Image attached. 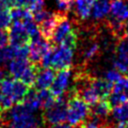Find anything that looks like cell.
Wrapping results in <instances>:
<instances>
[{"label":"cell","mask_w":128,"mask_h":128,"mask_svg":"<svg viewBox=\"0 0 128 128\" xmlns=\"http://www.w3.org/2000/svg\"><path fill=\"white\" fill-rule=\"evenodd\" d=\"M6 112V119L4 118L6 128H40L34 112L30 111L22 102L14 104Z\"/></svg>","instance_id":"1"},{"label":"cell","mask_w":128,"mask_h":128,"mask_svg":"<svg viewBox=\"0 0 128 128\" xmlns=\"http://www.w3.org/2000/svg\"><path fill=\"white\" fill-rule=\"evenodd\" d=\"M67 97V116L66 120L72 126H78L83 122L90 113V106L81 99L75 92L74 89H71Z\"/></svg>","instance_id":"2"},{"label":"cell","mask_w":128,"mask_h":128,"mask_svg":"<svg viewBox=\"0 0 128 128\" xmlns=\"http://www.w3.org/2000/svg\"><path fill=\"white\" fill-rule=\"evenodd\" d=\"M67 116V97L56 98L54 104L48 109L44 110L42 119L45 124H56L61 123L66 120Z\"/></svg>","instance_id":"3"},{"label":"cell","mask_w":128,"mask_h":128,"mask_svg":"<svg viewBox=\"0 0 128 128\" xmlns=\"http://www.w3.org/2000/svg\"><path fill=\"white\" fill-rule=\"evenodd\" d=\"M73 60V49L62 45L52 46L50 68L58 71L61 69L70 68Z\"/></svg>","instance_id":"4"},{"label":"cell","mask_w":128,"mask_h":128,"mask_svg":"<svg viewBox=\"0 0 128 128\" xmlns=\"http://www.w3.org/2000/svg\"><path fill=\"white\" fill-rule=\"evenodd\" d=\"M52 44L41 34L34 38H31L29 41V56H28L30 63L35 65L40 64L42 57L50 50Z\"/></svg>","instance_id":"5"},{"label":"cell","mask_w":128,"mask_h":128,"mask_svg":"<svg viewBox=\"0 0 128 128\" xmlns=\"http://www.w3.org/2000/svg\"><path fill=\"white\" fill-rule=\"evenodd\" d=\"M70 76H71L70 68L61 69L57 71L55 78L50 86V91L56 98L63 96L67 91L69 81H70Z\"/></svg>","instance_id":"6"},{"label":"cell","mask_w":128,"mask_h":128,"mask_svg":"<svg viewBox=\"0 0 128 128\" xmlns=\"http://www.w3.org/2000/svg\"><path fill=\"white\" fill-rule=\"evenodd\" d=\"M9 43L14 47H18L21 45L29 44L30 38L21 23H13L9 29Z\"/></svg>","instance_id":"7"},{"label":"cell","mask_w":128,"mask_h":128,"mask_svg":"<svg viewBox=\"0 0 128 128\" xmlns=\"http://www.w3.org/2000/svg\"><path fill=\"white\" fill-rule=\"evenodd\" d=\"M72 27H71V23L70 21L68 20L67 16H62L59 20V22L57 23L53 33H52V36L51 38L49 39V42L53 45V46H56V45H59L62 40L72 31Z\"/></svg>","instance_id":"8"},{"label":"cell","mask_w":128,"mask_h":128,"mask_svg":"<svg viewBox=\"0 0 128 128\" xmlns=\"http://www.w3.org/2000/svg\"><path fill=\"white\" fill-rule=\"evenodd\" d=\"M62 16H67V15H63V14H60L58 12H53L48 18H46L43 22H41L39 24V30H40L41 35L44 38H46L48 41L51 38L52 33H53L57 23L59 22V20Z\"/></svg>","instance_id":"9"},{"label":"cell","mask_w":128,"mask_h":128,"mask_svg":"<svg viewBox=\"0 0 128 128\" xmlns=\"http://www.w3.org/2000/svg\"><path fill=\"white\" fill-rule=\"evenodd\" d=\"M55 70L51 69V68H43L38 70L37 76H36V80L34 83L35 89L37 90H41V89H48L54 78H55Z\"/></svg>","instance_id":"10"},{"label":"cell","mask_w":128,"mask_h":128,"mask_svg":"<svg viewBox=\"0 0 128 128\" xmlns=\"http://www.w3.org/2000/svg\"><path fill=\"white\" fill-rule=\"evenodd\" d=\"M90 86L96 92L100 99H107L112 92L113 84L107 81L105 78H90Z\"/></svg>","instance_id":"11"},{"label":"cell","mask_w":128,"mask_h":128,"mask_svg":"<svg viewBox=\"0 0 128 128\" xmlns=\"http://www.w3.org/2000/svg\"><path fill=\"white\" fill-rule=\"evenodd\" d=\"M29 65H30V61L28 58L15 57L8 64V72L12 78L19 79Z\"/></svg>","instance_id":"12"},{"label":"cell","mask_w":128,"mask_h":128,"mask_svg":"<svg viewBox=\"0 0 128 128\" xmlns=\"http://www.w3.org/2000/svg\"><path fill=\"white\" fill-rule=\"evenodd\" d=\"M111 112L112 107L107 99H101L92 106H90V114L103 120H107Z\"/></svg>","instance_id":"13"},{"label":"cell","mask_w":128,"mask_h":128,"mask_svg":"<svg viewBox=\"0 0 128 128\" xmlns=\"http://www.w3.org/2000/svg\"><path fill=\"white\" fill-rule=\"evenodd\" d=\"M94 0H74V10L75 14L81 19L86 20L89 18L92 12Z\"/></svg>","instance_id":"14"},{"label":"cell","mask_w":128,"mask_h":128,"mask_svg":"<svg viewBox=\"0 0 128 128\" xmlns=\"http://www.w3.org/2000/svg\"><path fill=\"white\" fill-rule=\"evenodd\" d=\"M110 12V0H97L93 4L92 16L95 20L104 19Z\"/></svg>","instance_id":"15"},{"label":"cell","mask_w":128,"mask_h":128,"mask_svg":"<svg viewBox=\"0 0 128 128\" xmlns=\"http://www.w3.org/2000/svg\"><path fill=\"white\" fill-rule=\"evenodd\" d=\"M10 16H11V20L13 21V23L23 24L24 22H26L30 19H33L31 11L29 9L25 8L24 6L13 7L10 10Z\"/></svg>","instance_id":"16"},{"label":"cell","mask_w":128,"mask_h":128,"mask_svg":"<svg viewBox=\"0 0 128 128\" xmlns=\"http://www.w3.org/2000/svg\"><path fill=\"white\" fill-rule=\"evenodd\" d=\"M29 88L30 87H28L22 81H19L18 79H14L13 89H12V93H11V98H12L13 102L15 104L22 102L26 93L28 92Z\"/></svg>","instance_id":"17"},{"label":"cell","mask_w":128,"mask_h":128,"mask_svg":"<svg viewBox=\"0 0 128 128\" xmlns=\"http://www.w3.org/2000/svg\"><path fill=\"white\" fill-rule=\"evenodd\" d=\"M22 103L32 112L37 111L40 108V102H39V98L37 95V89L35 88H29L28 92L26 93Z\"/></svg>","instance_id":"18"},{"label":"cell","mask_w":128,"mask_h":128,"mask_svg":"<svg viewBox=\"0 0 128 128\" xmlns=\"http://www.w3.org/2000/svg\"><path fill=\"white\" fill-rule=\"evenodd\" d=\"M79 128H110V124L107 120L100 119L96 116H93L89 113L88 117L81 122L79 125Z\"/></svg>","instance_id":"19"},{"label":"cell","mask_w":128,"mask_h":128,"mask_svg":"<svg viewBox=\"0 0 128 128\" xmlns=\"http://www.w3.org/2000/svg\"><path fill=\"white\" fill-rule=\"evenodd\" d=\"M39 70V66L30 63V65L26 68V70L23 72V74L21 75V77L19 78L24 84H26L28 87H33L35 80H36V76Z\"/></svg>","instance_id":"20"},{"label":"cell","mask_w":128,"mask_h":128,"mask_svg":"<svg viewBox=\"0 0 128 128\" xmlns=\"http://www.w3.org/2000/svg\"><path fill=\"white\" fill-rule=\"evenodd\" d=\"M37 95H38L39 102H40V108H42L43 111L51 107L56 100V97L48 89L37 90Z\"/></svg>","instance_id":"21"},{"label":"cell","mask_w":128,"mask_h":128,"mask_svg":"<svg viewBox=\"0 0 128 128\" xmlns=\"http://www.w3.org/2000/svg\"><path fill=\"white\" fill-rule=\"evenodd\" d=\"M13 58H15V47L5 46L0 48V67H4L7 62H10Z\"/></svg>","instance_id":"22"},{"label":"cell","mask_w":128,"mask_h":128,"mask_svg":"<svg viewBox=\"0 0 128 128\" xmlns=\"http://www.w3.org/2000/svg\"><path fill=\"white\" fill-rule=\"evenodd\" d=\"M112 115L115 120L121 122L128 120V101L113 108Z\"/></svg>","instance_id":"23"},{"label":"cell","mask_w":128,"mask_h":128,"mask_svg":"<svg viewBox=\"0 0 128 128\" xmlns=\"http://www.w3.org/2000/svg\"><path fill=\"white\" fill-rule=\"evenodd\" d=\"M99 50H100V47H99L98 43H96V42H92L89 45H87L84 48L83 52H82V56H83L84 61H91V60H93L98 55Z\"/></svg>","instance_id":"24"},{"label":"cell","mask_w":128,"mask_h":128,"mask_svg":"<svg viewBox=\"0 0 128 128\" xmlns=\"http://www.w3.org/2000/svg\"><path fill=\"white\" fill-rule=\"evenodd\" d=\"M11 16L9 8H1L0 9V29H6L11 25Z\"/></svg>","instance_id":"25"},{"label":"cell","mask_w":128,"mask_h":128,"mask_svg":"<svg viewBox=\"0 0 128 128\" xmlns=\"http://www.w3.org/2000/svg\"><path fill=\"white\" fill-rule=\"evenodd\" d=\"M59 45H62V46H65V47H68L70 49H75L76 46H77V33L72 30L63 40L62 42L59 44Z\"/></svg>","instance_id":"26"},{"label":"cell","mask_w":128,"mask_h":128,"mask_svg":"<svg viewBox=\"0 0 128 128\" xmlns=\"http://www.w3.org/2000/svg\"><path fill=\"white\" fill-rule=\"evenodd\" d=\"M52 13H53V12H50V11H48V10H46V9L43 8V9H41V10H39V11L33 12V13H32V18H33V20H34L35 23L40 24V23L43 22L46 18H48Z\"/></svg>","instance_id":"27"},{"label":"cell","mask_w":128,"mask_h":128,"mask_svg":"<svg viewBox=\"0 0 128 128\" xmlns=\"http://www.w3.org/2000/svg\"><path fill=\"white\" fill-rule=\"evenodd\" d=\"M121 77H122L121 73L118 72L116 69H112V70L107 71V72L105 73V76H104V78H105L107 81H109L110 83H112V84H114L115 82H117Z\"/></svg>","instance_id":"28"},{"label":"cell","mask_w":128,"mask_h":128,"mask_svg":"<svg viewBox=\"0 0 128 128\" xmlns=\"http://www.w3.org/2000/svg\"><path fill=\"white\" fill-rule=\"evenodd\" d=\"M28 56H29V44L15 47V57L28 58Z\"/></svg>","instance_id":"29"},{"label":"cell","mask_w":128,"mask_h":128,"mask_svg":"<svg viewBox=\"0 0 128 128\" xmlns=\"http://www.w3.org/2000/svg\"><path fill=\"white\" fill-rule=\"evenodd\" d=\"M9 43V34L6 29H0V48L7 46Z\"/></svg>","instance_id":"30"},{"label":"cell","mask_w":128,"mask_h":128,"mask_svg":"<svg viewBox=\"0 0 128 128\" xmlns=\"http://www.w3.org/2000/svg\"><path fill=\"white\" fill-rule=\"evenodd\" d=\"M10 7H20V6H24V2L25 0H8Z\"/></svg>","instance_id":"31"},{"label":"cell","mask_w":128,"mask_h":128,"mask_svg":"<svg viewBox=\"0 0 128 128\" xmlns=\"http://www.w3.org/2000/svg\"><path fill=\"white\" fill-rule=\"evenodd\" d=\"M9 2L8 0H0V9L1 8H9Z\"/></svg>","instance_id":"32"},{"label":"cell","mask_w":128,"mask_h":128,"mask_svg":"<svg viewBox=\"0 0 128 128\" xmlns=\"http://www.w3.org/2000/svg\"><path fill=\"white\" fill-rule=\"evenodd\" d=\"M116 128H128V120H126V121H121V122H119Z\"/></svg>","instance_id":"33"},{"label":"cell","mask_w":128,"mask_h":128,"mask_svg":"<svg viewBox=\"0 0 128 128\" xmlns=\"http://www.w3.org/2000/svg\"><path fill=\"white\" fill-rule=\"evenodd\" d=\"M0 128H5V121L3 114H0Z\"/></svg>","instance_id":"34"},{"label":"cell","mask_w":128,"mask_h":128,"mask_svg":"<svg viewBox=\"0 0 128 128\" xmlns=\"http://www.w3.org/2000/svg\"><path fill=\"white\" fill-rule=\"evenodd\" d=\"M127 28H128V21H127Z\"/></svg>","instance_id":"35"},{"label":"cell","mask_w":128,"mask_h":128,"mask_svg":"<svg viewBox=\"0 0 128 128\" xmlns=\"http://www.w3.org/2000/svg\"><path fill=\"white\" fill-rule=\"evenodd\" d=\"M127 79H128V78H127Z\"/></svg>","instance_id":"36"}]
</instances>
